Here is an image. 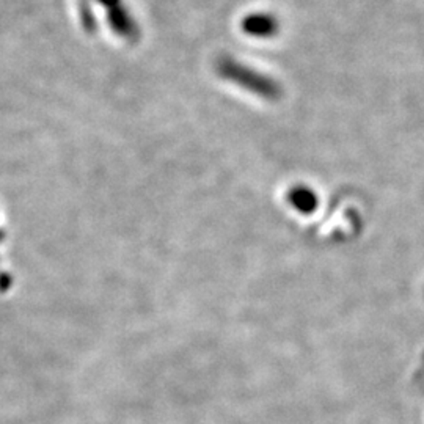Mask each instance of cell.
Masks as SVG:
<instances>
[{
  "mask_svg": "<svg viewBox=\"0 0 424 424\" xmlns=\"http://www.w3.org/2000/svg\"><path fill=\"white\" fill-rule=\"evenodd\" d=\"M290 200L292 206L304 212V214H309V212H314L317 208V196L316 194L308 187H297L291 192Z\"/></svg>",
  "mask_w": 424,
  "mask_h": 424,
  "instance_id": "cell-1",
  "label": "cell"
}]
</instances>
